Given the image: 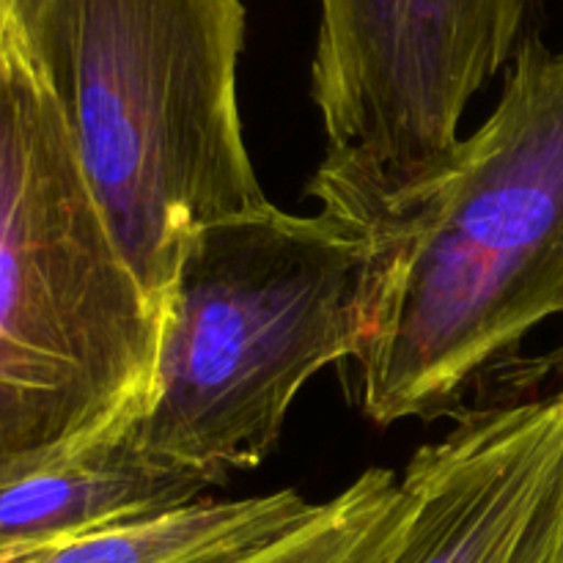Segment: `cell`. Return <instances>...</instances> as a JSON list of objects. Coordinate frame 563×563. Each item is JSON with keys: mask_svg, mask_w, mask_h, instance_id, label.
<instances>
[{"mask_svg": "<svg viewBox=\"0 0 563 563\" xmlns=\"http://www.w3.org/2000/svg\"><path fill=\"white\" fill-rule=\"evenodd\" d=\"M352 223L374 256L352 357L363 416L394 427L456 410L563 313V47L526 38L489 119Z\"/></svg>", "mask_w": 563, "mask_h": 563, "instance_id": "cell-1", "label": "cell"}, {"mask_svg": "<svg viewBox=\"0 0 563 563\" xmlns=\"http://www.w3.org/2000/svg\"><path fill=\"white\" fill-rule=\"evenodd\" d=\"M242 0H27L22 55L163 311L198 229L267 203L240 115Z\"/></svg>", "mask_w": 563, "mask_h": 563, "instance_id": "cell-2", "label": "cell"}, {"mask_svg": "<svg viewBox=\"0 0 563 563\" xmlns=\"http://www.w3.org/2000/svg\"><path fill=\"white\" fill-rule=\"evenodd\" d=\"M372 258L368 231L324 209L267 201L198 229L165 291L135 443L212 484L262 465L300 390L366 341Z\"/></svg>", "mask_w": 563, "mask_h": 563, "instance_id": "cell-3", "label": "cell"}, {"mask_svg": "<svg viewBox=\"0 0 563 563\" xmlns=\"http://www.w3.org/2000/svg\"><path fill=\"white\" fill-rule=\"evenodd\" d=\"M159 311L126 264L42 77L0 66V484L130 432Z\"/></svg>", "mask_w": 563, "mask_h": 563, "instance_id": "cell-4", "label": "cell"}, {"mask_svg": "<svg viewBox=\"0 0 563 563\" xmlns=\"http://www.w3.org/2000/svg\"><path fill=\"white\" fill-rule=\"evenodd\" d=\"M537 0H319V209L361 220L460 146L467 104L526 42Z\"/></svg>", "mask_w": 563, "mask_h": 563, "instance_id": "cell-5", "label": "cell"}, {"mask_svg": "<svg viewBox=\"0 0 563 563\" xmlns=\"http://www.w3.org/2000/svg\"><path fill=\"white\" fill-rule=\"evenodd\" d=\"M394 563H563V394L467 412L410 456Z\"/></svg>", "mask_w": 563, "mask_h": 563, "instance_id": "cell-6", "label": "cell"}, {"mask_svg": "<svg viewBox=\"0 0 563 563\" xmlns=\"http://www.w3.org/2000/svg\"><path fill=\"white\" fill-rule=\"evenodd\" d=\"M201 473L148 456L132 429L0 484V561L207 498Z\"/></svg>", "mask_w": 563, "mask_h": 563, "instance_id": "cell-7", "label": "cell"}, {"mask_svg": "<svg viewBox=\"0 0 563 563\" xmlns=\"http://www.w3.org/2000/svg\"><path fill=\"white\" fill-rule=\"evenodd\" d=\"M317 504L297 489L190 506L58 539L0 563H223L306 520Z\"/></svg>", "mask_w": 563, "mask_h": 563, "instance_id": "cell-8", "label": "cell"}, {"mask_svg": "<svg viewBox=\"0 0 563 563\" xmlns=\"http://www.w3.org/2000/svg\"><path fill=\"white\" fill-rule=\"evenodd\" d=\"M410 511L401 476L372 467L289 531L223 563H394Z\"/></svg>", "mask_w": 563, "mask_h": 563, "instance_id": "cell-9", "label": "cell"}, {"mask_svg": "<svg viewBox=\"0 0 563 563\" xmlns=\"http://www.w3.org/2000/svg\"><path fill=\"white\" fill-rule=\"evenodd\" d=\"M27 0H0V53L5 60H22V14Z\"/></svg>", "mask_w": 563, "mask_h": 563, "instance_id": "cell-10", "label": "cell"}]
</instances>
